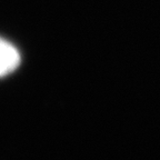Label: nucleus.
<instances>
[{"mask_svg": "<svg viewBox=\"0 0 160 160\" xmlns=\"http://www.w3.org/2000/svg\"><path fill=\"white\" fill-rule=\"evenodd\" d=\"M21 62L18 48L5 38L0 37V78L12 73Z\"/></svg>", "mask_w": 160, "mask_h": 160, "instance_id": "1", "label": "nucleus"}]
</instances>
